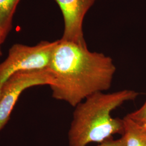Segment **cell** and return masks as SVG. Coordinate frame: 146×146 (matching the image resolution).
I'll return each mask as SVG.
<instances>
[{
    "instance_id": "obj_1",
    "label": "cell",
    "mask_w": 146,
    "mask_h": 146,
    "mask_svg": "<svg viewBox=\"0 0 146 146\" xmlns=\"http://www.w3.org/2000/svg\"><path fill=\"white\" fill-rule=\"evenodd\" d=\"M48 69L52 76V98L75 107L89 96L108 90L116 67L104 54L61 38Z\"/></svg>"
},
{
    "instance_id": "obj_2",
    "label": "cell",
    "mask_w": 146,
    "mask_h": 146,
    "mask_svg": "<svg viewBox=\"0 0 146 146\" xmlns=\"http://www.w3.org/2000/svg\"><path fill=\"white\" fill-rule=\"evenodd\" d=\"M139 95L138 92L128 89L111 93L99 92L78 104L75 107L68 131L69 146L100 143L116 134L123 135V119L113 117L111 113L125 102L134 100Z\"/></svg>"
},
{
    "instance_id": "obj_3",
    "label": "cell",
    "mask_w": 146,
    "mask_h": 146,
    "mask_svg": "<svg viewBox=\"0 0 146 146\" xmlns=\"http://www.w3.org/2000/svg\"><path fill=\"white\" fill-rule=\"evenodd\" d=\"M58 40L43 41L35 46L15 44L0 63V90L5 81L16 73L47 69Z\"/></svg>"
},
{
    "instance_id": "obj_4",
    "label": "cell",
    "mask_w": 146,
    "mask_h": 146,
    "mask_svg": "<svg viewBox=\"0 0 146 146\" xmlns=\"http://www.w3.org/2000/svg\"><path fill=\"white\" fill-rule=\"evenodd\" d=\"M52 83V75L48 69L19 72L8 78L0 90V131L9 122L17 101L26 89L50 86Z\"/></svg>"
},
{
    "instance_id": "obj_5",
    "label": "cell",
    "mask_w": 146,
    "mask_h": 146,
    "mask_svg": "<svg viewBox=\"0 0 146 146\" xmlns=\"http://www.w3.org/2000/svg\"><path fill=\"white\" fill-rule=\"evenodd\" d=\"M97 0H55L62 13L64 31L61 39L87 46L83 24L85 16Z\"/></svg>"
},
{
    "instance_id": "obj_6",
    "label": "cell",
    "mask_w": 146,
    "mask_h": 146,
    "mask_svg": "<svg viewBox=\"0 0 146 146\" xmlns=\"http://www.w3.org/2000/svg\"><path fill=\"white\" fill-rule=\"evenodd\" d=\"M126 146H146V130L127 115L123 119Z\"/></svg>"
},
{
    "instance_id": "obj_7",
    "label": "cell",
    "mask_w": 146,
    "mask_h": 146,
    "mask_svg": "<svg viewBox=\"0 0 146 146\" xmlns=\"http://www.w3.org/2000/svg\"><path fill=\"white\" fill-rule=\"evenodd\" d=\"M20 0H0V21L8 32L16 8Z\"/></svg>"
},
{
    "instance_id": "obj_8",
    "label": "cell",
    "mask_w": 146,
    "mask_h": 146,
    "mask_svg": "<svg viewBox=\"0 0 146 146\" xmlns=\"http://www.w3.org/2000/svg\"><path fill=\"white\" fill-rule=\"evenodd\" d=\"M127 115L139 124L146 125V101L139 109Z\"/></svg>"
},
{
    "instance_id": "obj_9",
    "label": "cell",
    "mask_w": 146,
    "mask_h": 146,
    "mask_svg": "<svg viewBox=\"0 0 146 146\" xmlns=\"http://www.w3.org/2000/svg\"><path fill=\"white\" fill-rule=\"evenodd\" d=\"M98 146H126V140L125 136L122 135L119 139L114 140L113 138L108 139L100 143Z\"/></svg>"
},
{
    "instance_id": "obj_10",
    "label": "cell",
    "mask_w": 146,
    "mask_h": 146,
    "mask_svg": "<svg viewBox=\"0 0 146 146\" xmlns=\"http://www.w3.org/2000/svg\"><path fill=\"white\" fill-rule=\"evenodd\" d=\"M8 32L5 31V28L2 27L0 21V44H2L5 41V37L7 36Z\"/></svg>"
},
{
    "instance_id": "obj_11",
    "label": "cell",
    "mask_w": 146,
    "mask_h": 146,
    "mask_svg": "<svg viewBox=\"0 0 146 146\" xmlns=\"http://www.w3.org/2000/svg\"><path fill=\"white\" fill-rule=\"evenodd\" d=\"M1 44H0V58H1V55H2V52H1Z\"/></svg>"
},
{
    "instance_id": "obj_12",
    "label": "cell",
    "mask_w": 146,
    "mask_h": 146,
    "mask_svg": "<svg viewBox=\"0 0 146 146\" xmlns=\"http://www.w3.org/2000/svg\"><path fill=\"white\" fill-rule=\"evenodd\" d=\"M143 126L145 127V129L146 130V125H143Z\"/></svg>"
}]
</instances>
